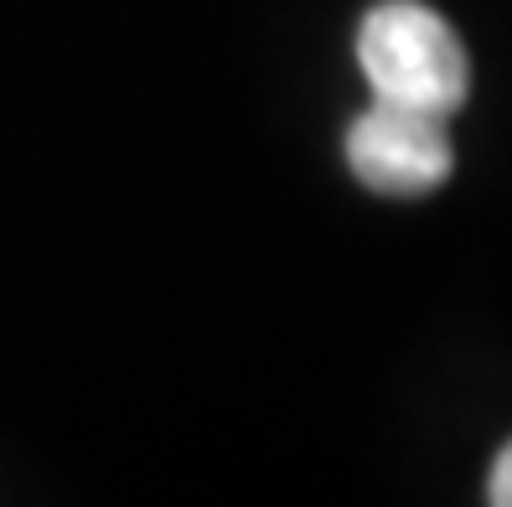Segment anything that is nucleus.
<instances>
[{
    "label": "nucleus",
    "mask_w": 512,
    "mask_h": 507,
    "mask_svg": "<svg viewBox=\"0 0 512 507\" xmlns=\"http://www.w3.org/2000/svg\"><path fill=\"white\" fill-rule=\"evenodd\" d=\"M487 497L497 502V507H512V440L497 451V461H492V482H487Z\"/></svg>",
    "instance_id": "3"
},
{
    "label": "nucleus",
    "mask_w": 512,
    "mask_h": 507,
    "mask_svg": "<svg viewBox=\"0 0 512 507\" xmlns=\"http://www.w3.org/2000/svg\"><path fill=\"white\" fill-rule=\"evenodd\" d=\"M357 63L388 104L456 114L471 94V57L461 37L419 0H378L357 32Z\"/></svg>",
    "instance_id": "1"
},
{
    "label": "nucleus",
    "mask_w": 512,
    "mask_h": 507,
    "mask_svg": "<svg viewBox=\"0 0 512 507\" xmlns=\"http://www.w3.org/2000/svg\"><path fill=\"white\" fill-rule=\"evenodd\" d=\"M347 166L368 192H388V197L435 192L450 176V166H456L450 135H445V114L378 99L373 109H363L352 119Z\"/></svg>",
    "instance_id": "2"
}]
</instances>
